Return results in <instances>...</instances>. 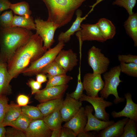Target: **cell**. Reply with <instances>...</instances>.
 Segmentation results:
<instances>
[{"label":"cell","mask_w":137,"mask_h":137,"mask_svg":"<svg viewBox=\"0 0 137 137\" xmlns=\"http://www.w3.org/2000/svg\"><path fill=\"white\" fill-rule=\"evenodd\" d=\"M38 35L33 34L28 42L15 52L7 63V69L12 79L17 77L46 51Z\"/></svg>","instance_id":"1"},{"label":"cell","mask_w":137,"mask_h":137,"mask_svg":"<svg viewBox=\"0 0 137 137\" xmlns=\"http://www.w3.org/2000/svg\"><path fill=\"white\" fill-rule=\"evenodd\" d=\"M0 34V63H7L19 48L27 43L33 34L19 27L2 28Z\"/></svg>","instance_id":"2"},{"label":"cell","mask_w":137,"mask_h":137,"mask_svg":"<svg viewBox=\"0 0 137 137\" xmlns=\"http://www.w3.org/2000/svg\"><path fill=\"white\" fill-rule=\"evenodd\" d=\"M87 0H42L47 9V21L58 25L59 28L66 25L82 3Z\"/></svg>","instance_id":"3"},{"label":"cell","mask_w":137,"mask_h":137,"mask_svg":"<svg viewBox=\"0 0 137 137\" xmlns=\"http://www.w3.org/2000/svg\"><path fill=\"white\" fill-rule=\"evenodd\" d=\"M121 72L119 65L113 67L108 72L104 73L103 75L104 85L100 91V96L104 99H107L110 95H113L115 98L113 102L115 104L125 100L124 98L119 96L117 91L119 83L122 82L120 79Z\"/></svg>","instance_id":"4"},{"label":"cell","mask_w":137,"mask_h":137,"mask_svg":"<svg viewBox=\"0 0 137 137\" xmlns=\"http://www.w3.org/2000/svg\"><path fill=\"white\" fill-rule=\"evenodd\" d=\"M64 45L63 42L59 41L55 46L47 50L40 58L32 63L22 73L27 76L36 75L39 73L43 68L55 60Z\"/></svg>","instance_id":"5"},{"label":"cell","mask_w":137,"mask_h":137,"mask_svg":"<svg viewBox=\"0 0 137 137\" xmlns=\"http://www.w3.org/2000/svg\"><path fill=\"white\" fill-rule=\"evenodd\" d=\"M36 33L39 36L44 43L43 47L46 51L49 49L55 42V33L59 26L54 22L44 21L40 18L36 19Z\"/></svg>","instance_id":"6"},{"label":"cell","mask_w":137,"mask_h":137,"mask_svg":"<svg viewBox=\"0 0 137 137\" xmlns=\"http://www.w3.org/2000/svg\"><path fill=\"white\" fill-rule=\"evenodd\" d=\"M88 62L93 73L101 75L107 71L110 63L109 59L101 52V49L92 46L88 52Z\"/></svg>","instance_id":"7"},{"label":"cell","mask_w":137,"mask_h":137,"mask_svg":"<svg viewBox=\"0 0 137 137\" xmlns=\"http://www.w3.org/2000/svg\"><path fill=\"white\" fill-rule=\"evenodd\" d=\"M79 100L87 101L92 105L95 112L94 115L97 118L104 121H109V115L106 112L105 109L112 106V102L106 101L101 97H92L83 94Z\"/></svg>","instance_id":"8"},{"label":"cell","mask_w":137,"mask_h":137,"mask_svg":"<svg viewBox=\"0 0 137 137\" xmlns=\"http://www.w3.org/2000/svg\"><path fill=\"white\" fill-rule=\"evenodd\" d=\"M81 28V30L76 33L79 42L80 49L83 42L85 41H96L102 42L105 41L96 23L82 24Z\"/></svg>","instance_id":"9"},{"label":"cell","mask_w":137,"mask_h":137,"mask_svg":"<svg viewBox=\"0 0 137 137\" xmlns=\"http://www.w3.org/2000/svg\"><path fill=\"white\" fill-rule=\"evenodd\" d=\"M87 95L98 97V93L103 88L105 83L101 74L87 73L84 75L82 82Z\"/></svg>","instance_id":"10"},{"label":"cell","mask_w":137,"mask_h":137,"mask_svg":"<svg viewBox=\"0 0 137 137\" xmlns=\"http://www.w3.org/2000/svg\"><path fill=\"white\" fill-rule=\"evenodd\" d=\"M93 108L92 106L87 105L85 108V112L87 121L84 128L85 132L92 131L99 132L114 123V121H104L98 119L92 114Z\"/></svg>","instance_id":"11"},{"label":"cell","mask_w":137,"mask_h":137,"mask_svg":"<svg viewBox=\"0 0 137 137\" xmlns=\"http://www.w3.org/2000/svg\"><path fill=\"white\" fill-rule=\"evenodd\" d=\"M68 86L66 84L45 88L35 94V98L40 103L61 98Z\"/></svg>","instance_id":"12"},{"label":"cell","mask_w":137,"mask_h":137,"mask_svg":"<svg viewBox=\"0 0 137 137\" xmlns=\"http://www.w3.org/2000/svg\"><path fill=\"white\" fill-rule=\"evenodd\" d=\"M82 101L75 99L67 94L60 112L63 122H66L73 116L82 107Z\"/></svg>","instance_id":"13"},{"label":"cell","mask_w":137,"mask_h":137,"mask_svg":"<svg viewBox=\"0 0 137 137\" xmlns=\"http://www.w3.org/2000/svg\"><path fill=\"white\" fill-rule=\"evenodd\" d=\"M52 130L43 119L32 120L25 132L26 137H50Z\"/></svg>","instance_id":"14"},{"label":"cell","mask_w":137,"mask_h":137,"mask_svg":"<svg viewBox=\"0 0 137 137\" xmlns=\"http://www.w3.org/2000/svg\"><path fill=\"white\" fill-rule=\"evenodd\" d=\"M55 61L67 72L72 71L77 65L78 60L77 54L70 49H62Z\"/></svg>","instance_id":"15"},{"label":"cell","mask_w":137,"mask_h":137,"mask_svg":"<svg viewBox=\"0 0 137 137\" xmlns=\"http://www.w3.org/2000/svg\"><path fill=\"white\" fill-rule=\"evenodd\" d=\"M87 121L85 108L81 107L73 116L66 122L63 127L72 130L77 136L79 133L84 131Z\"/></svg>","instance_id":"16"},{"label":"cell","mask_w":137,"mask_h":137,"mask_svg":"<svg viewBox=\"0 0 137 137\" xmlns=\"http://www.w3.org/2000/svg\"><path fill=\"white\" fill-rule=\"evenodd\" d=\"M126 100L125 107L121 111L116 112H112L111 115L114 118L125 117L137 121V104L133 101L132 95L130 93H127L124 95Z\"/></svg>","instance_id":"17"},{"label":"cell","mask_w":137,"mask_h":137,"mask_svg":"<svg viewBox=\"0 0 137 137\" xmlns=\"http://www.w3.org/2000/svg\"><path fill=\"white\" fill-rule=\"evenodd\" d=\"M92 8L88 14L83 17H82V12L79 9L76 11V18L71 27L64 32H62L59 35L58 37L59 41H62L65 43L68 42L70 40L71 37L81 29V25L82 22L85 20L89 14L93 10Z\"/></svg>","instance_id":"18"},{"label":"cell","mask_w":137,"mask_h":137,"mask_svg":"<svg viewBox=\"0 0 137 137\" xmlns=\"http://www.w3.org/2000/svg\"><path fill=\"white\" fill-rule=\"evenodd\" d=\"M129 118H126L116 123L101 130L98 135L100 137H119L124 132V127Z\"/></svg>","instance_id":"19"},{"label":"cell","mask_w":137,"mask_h":137,"mask_svg":"<svg viewBox=\"0 0 137 137\" xmlns=\"http://www.w3.org/2000/svg\"><path fill=\"white\" fill-rule=\"evenodd\" d=\"M12 79L7 70V63H0V96L11 92L9 83Z\"/></svg>","instance_id":"20"},{"label":"cell","mask_w":137,"mask_h":137,"mask_svg":"<svg viewBox=\"0 0 137 137\" xmlns=\"http://www.w3.org/2000/svg\"><path fill=\"white\" fill-rule=\"evenodd\" d=\"M96 24L105 41L113 38L116 33V28L111 21L102 18L100 19Z\"/></svg>","instance_id":"21"},{"label":"cell","mask_w":137,"mask_h":137,"mask_svg":"<svg viewBox=\"0 0 137 137\" xmlns=\"http://www.w3.org/2000/svg\"><path fill=\"white\" fill-rule=\"evenodd\" d=\"M124 27L128 35L132 39L134 46H137V13L129 15L125 22Z\"/></svg>","instance_id":"22"},{"label":"cell","mask_w":137,"mask_h":137,"mask_svg":"<svg viewBox=\"0 0 137 137\" xmlns=\"http://www.w3.org/2000/svg\"><path fill=\"white\" fill-rule=\"evenodd\" d=\"M22 113L21 107L14 103L9 104L1 126H8L11 122L17 119Z\"/></svg>","instance_id":"23"},{"label":"cell","mask_w":137,"mask_h":137,"mask_svg":"<svg viewBox=\"0 0 137 137\" xmlns=\"http://www.w3.org/2000/svg\"><path fill=\"white\" fill-rule=\"evenodd\" d=\"M60 108L57 109L43 118L44 122L52 130L62 127L63 121L60 112Z\"/></svg>","instance_id":"24"},{"label":"cell","mask_w":137,"mask_h":137,"mask_svg":"<svg viewBox=\"0 0 137 137\" xmlns=\"http://www.w3.org/2000/svg\"><path fill=\"white\" fill-rule=\"evenodd\" d=\"M63 100L61 98L41 103L37 107L40 110L44 117L59 108H61Z\"/></svg>","instance_id":"25"},{"label":"cell","mask_w":137,"mask_h":137,"mask_svg":"<svg viewBox=\"0 0 137 137\" xmlns=\"http://www.w3.org/2000/svg\"><path fill=\"white\" fill-rule=\"evenodd\" d=\"M19 27L30 30H36V25L32 17L14 15L11 27Z\"/></svg>","instance_id":"26"},{"label":"cell","mask_w":137,"mask_h":137,"mask_svg":"<svg viewBox=\"0 0 137 137\" xmlns=\"http://www.w3.org/2000/svg\"><path fill=\"white\" fill-rule=\"evenodd\" d=\"M48 79L46 88L49 87L67 84L73 78L66 74H62L54 76H51L47 75Z\"/></svg>","instance_id":"27"},{"label":"cell","mask_w":137,"mask_h":137,"mask_svg":"<svg viewBox=\"0 0 137 137\" xmlns=\"http://www.w3.org/2000/svg\"><path fill=\"white\" fill-rule=\"evenodd\" d=\"M10 9L15 14L27 17L30 16L31 13L28 4L22 1L15 4H11Z\"/></svg>","instance_id":"28"},{"label":"cell","mask_w":137,"mask_h":137,"mask_svg":"<svg viewBox=\"0 0 137 137\" xmlns=\"http://www.w3.org/2000/svg\"><path fill=\"white\" fill-rule=\"evenodd\" d=\"M32 120L22 112L17 119L10 123L8 126L16 128L25 132Z\"/></svg>","instance_id":"29"},{"label":"cell","mask_w":137,"mask_h":137,"mask_svg":"<svg viewBox=\"0 0 137 137\" xmlns=\"http://www.w3.org/2000/svg\"><path fill=\"white\" fill-rule=\"evenodd\" d=\"M67 72L54 60L43 68L39 73H47L48 75L53 76L66 74Z\"/></svg>","instance_id":"30"},{"label":"cell","mask_w":137,"mask_h":137,"mask_svg":"<svg viewBox=\"0 0 137 137\" xmlns=\"http://www.w3.org/2000/svg\"><path fill=\"white\" fill-rule=\"evenodd\" d=\"M22 112L32 120L43 119L44 116L37 107L26 105L21 107Z\"/></svg>","instance_id":"31"},{"label":"cell","mask_w":137,"mask_h":137,"mask_svg":"<svg viewBox=\"0 0 137 137\" xmlns=\"http://www.w3.org/2000/svg\"><path fill=\"white\" fill-rule=\"evenodd\" d=\"M136 122L129 119L124 127V132L120 137H136Z\"/></svg>","instance_id":"32"},{"label":"cell","mask_w":137,"mask_h":137,"mask_svg":"<svg viewBox=\"0 0 137 137\" xmlns=\"http://www.w3.org/2000/svg\"><path fill=\"white\" fill-rule=\"evenodd\" d=\"M119 66L121 72L129 76L137 77V64L120 62Z\"/></svg>","instance_id":"33"},{"label":"cell","mask_w":137,"mask_h":137,"mask_svg":"<svg viewBox=\"0 0 137 137\" xmlns=\"http://www.w3.org/2000/svg\"><path fill=\"white\" fill-rule=\"evenodd\" d=\"M14 15L11 10L4 12L0 15V25L2 28L11 27Z\"/></svg>","instance_id":"34"},{"label":"cell","mask_w":137,"mask_h":137,"mask_svg":"<svg viewBox=\"0 0 137 137\" xmlns=\"http://www.w3.org/2000/svg\"><path fill=\"white\" fill-rule=\"evenodd\" d=\"M136 3V0H115L113 2L112 4L123 7L130 15L133 13L132 10Z\"/></svg>","instance_id":"35"},{"label":"cell","mask_w":137,"mask_h":137,"mask_svg":"<svg viewBox=\"0 0 137 137\" xmlns=\"http://www.w3.org/2000/svg\"><path fill=\"white\" fill-rule=\"evenodd\" d=\"M80 67L79 68V73L77 76L78 82L77 86L75 91L69 94L71 97L75 99L79 100L83 94L84 90L81 78Z\"/></svg>","instance_id":"36"},{"label":"cell","mask_w":137,"mask_h":137,"mask_svg":"<svg viewBox=\"0 0 137 137\" xmlns=\"http://www.w3.org/2000/svg\"><path fill=\"white\" fill-rule=\"evenodd\" d=\"M8 100L6 95L0 96V126L9 106Z\"/></svg>","instance_id":"37"},{"label":"cell","mask_w":137,"mask_h":137,"mask_svg":"<svg viewBox=\"0 0 137 137\" xmlns=\"http://www.w3.org/2000/svg\"><path fill=\"white\" fill-rule=\"evenodd\" d=\"M26 137L25 132L12 127L6 129L5 137Z\"/></svg>","instance_id":"38"},{"label":"cell","mask_w":137,"mask_h":137,"mask_svg":"<svg viewBox=\"0 0 137 137\" xmlns=\"http://www.w3.org/2000/svg\"><path fill=\"white\" fill-rule=\"evenodd\" d=\"M118 59L120 62L125 63H134L137 64V56L130 54L119 55Z\"/></svg>","instance_id":"39"},{"label":"cell","mask_w":137,"mask_h":137,"mask_svg":"<svg viewBox=\"0 0 137 137\" xmlns=\"http://www.w3.org/2000/svg\"><path fill=\"white\" fill-rule=\"evenodd\" d=\"M27 84L31 88L32 94H35L42 87V84L32 79L29 80Z\"/></svg>","instance_id":"40"},{"label":"cell","mask_w":137,"mask_h":137,"mask_svg":"<svg viewBox=\"0 0 137 137\" xmlns=\"http://www.w3.org/2000/svg\"><path fill=\"white\" fill-rule=\"evenodd\" d=\"M29 100V97L28 96L23 94H20L16 98L18 105L21 107L27 105Z\"/></svg>","instance_id":"41"},{"label":"cell","mask_w":137,"mask_h":137,"mask_svg":"<svg viewBox=\"0 0 137 137\" xmlns=\"http://www.w3.org/2000/svg\"><path fill=\"white\" fill-rule=\"evenodd\" d=\"M77 136L71 129L62 127L59 137H75Z\"/></svg>","instance_id":"42"},{"label":"cell","mask_w":137,"mask_h":137,"mask_svg":"<svg viewBox=\"0 0 137 137\" xmlns=\"http://www.w3.org/2000/svg\"><path fill=\"white\" fill-rule=\"evenodd\" d=\"M11 4L8 0H0V14L3 11L10 9Z\"/></svg>","instance_id":"43"},{"label":"cell","mask_w":137,"mask_h":137,"mask_svg":"<svg viewBox=\"0 0 137 137\" xmlns=\"http://www.w3.org/2000/svg\"><path fill=\"white\" fill-rule=\"evenodd\" d=\"M36 75V81L39 83L42 84L47 81V77L45 74L40 73Z\"/></svg>","instance_id":"44"},{"label":"cell","mask_w":137,"mask_h":137,"mask_svg":"<svg viewBox=\"0 0 137 137\" xmlns=\"http://www.w3.org/2000/svg\"><path fill=\"white\" fill-rule=\"evenodd\" d=\"M61 128L53 130L50 137H59Z\"/></svg>","instance_id":"45"},{"label":"cell","mask_w":137,"mask_h":137,"mask_svg":"<svg viewBox=\"0 0 137 137\" xmlns=\"http://www.w3.org/2000/svg\"><path fill=\"white\" fill-rule=\"evenodd\" d=\"M6 131L4 127L0 126V137H5Z\"/></svg>","instance_id":"46"},{"label":"cell","mask_w":137,"mask_h":137,"mask_svg":"<svg viewBox=\"0 0 137 137\" xmlns=\"http://www.w3.org/2000/svg\"><path fill=\"white\" fill-rule=\"evenodd\" d=\"M78 137H92L93 136L87 133V132L83 131L78 134L77 135Z\"/></svg>","instance_id":"47"}]
</instances>
